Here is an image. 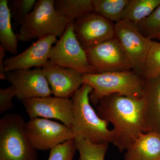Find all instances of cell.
Wrapping results in <instances>:
<instances>
[{"label":"cell","instance_id":"cell-1","mask_svg":"<svg viewBox=\"0 0 160 160\" xmlns=\"http://www.w3.org/2000/svg\"><path fill=\"white\" fill-rule=\"evenodd\" d=\"M96 107L99 116L113 126V145L120 152L126 150L141 133L145 132L144 98L110 94L101 99Z\"/></svg>","mask_w":160,"mask_h":160},{"label":"cell","instance_id":"cell-2","mask_svg":"<svg viewBox=\"0 0 160 160\" xmlns=\"http://www.w3.org/2000/svg\"><path fill=\"white\" fill-rule=\"evenodd\" d=\"M93 90L84 84L72 98L73 119L71 128L75 137L82 138L94 144L112 143L115 132L109 129L108 123L101 118L90 104L89 95Z\"/></svg>","mask_w":160,"mask_h":160},{"label":"cell","instance_id":"cell-3","mask_svg":"<svg viewBox=\"0 0 160 160\" xmlns=\"http://www.w3.org/2000/svg\"><path fill=\"white\" fill-rule=\"evenodd\" d=\"M84 84L90 85L93 90L89 95L90 102L97 106L101 99L118 94L132 99L144 97L146 80L131 71L83 74Z\"/></svg>","mask_w":160,"mask_h":160},{"label":"cell","instance_id":"cell-4","mask_svg":"<svg viewBox=\"0 0 160 160\" xmlns=\"http://www.w3.org/2000/svg\"><path fill=\"white\" fill-rule=\"evenodd\" d=\"M69 23L55 9L54 0H38L20 24L19 40L26 42L49 35L60 38Z\"/></svg>","mask_w":160,"mask_h":160},{"label":"cell","instance_id":"cell-5","mask_svg":"<svg viewBox=\"0 0 160 160\" xmlns=\"http://www.w3.org/2000/svg\"><path fill=\"white\" fill-rule=\"evenodd\" d=\"M21 115L6 113L0 119V160H38L37 152L26 132Z\"/></svg>","mask_w":160,"mask_h":160},{"label":"cell","instance_id":"cell-6","mask_svg":"<svg viewBox=\"0 0 160 160\" xmlns=\"http://www.w3.org/2000/svg\"><path fill=\"white\" fill-rule=\"evenodd\" d=\"M115 36L125 52L132 70L142 77L146 58L153 41L145 37L136 26L125 20L115 24Z\"/></svg>","mask_w":160,"mask_h":160},{"label":"cell","instance_id":"cell-7","mask_svg":"<svg viewBox=\"0 0 160 160\" xmlns=\"http://www.w3.org/2000/svg\"><path fill=\"white\" fill-rule=\"evenodd\" d=\"M49 60L58 66L71 68L82 74L96 73L89 65L86 52L75 35L73 22H69L62 35L52 46Z\"/></svg>","mask_w":160,"mask_h":160},{"label":"cell","instance_id":"cell-8","mask_svg":"<svg viewBox=\"0 0 160 160\" xmlns=\"http://www.w3.org/2000/svg\"><path fill=\"white\" fill-rule=\"evenodd\" d=\"M26 132L29 143L36 150H51L74 138L71 127L41 118H30L26 123Z\"/></svg>","mask_w":160,"mask_h":160},{"label":"cell","instance_id":"cell-9","mask_svg":"<svg viewBox=\"0 0 160 160\" xmlns=\"http://www.w3.org/2000/svg\"><path fill=\"white\" fill-rule=\"evenodd\" d=\"M86 53L88 63L96 73L132 70L125 52L115 36Z\"/></svg>","mask_w":160,"mask_h":160},{"label":"cell","instance_id":"cell-10","mask_svg":"<svg viewBox=\"0 0 160 160\" xmlns=\"http://www.w3.org/2000/svg\"><path fill=\"white\" fill-rule=\"evenodd\" d=\"M73 30L86 52L115 37V24L95 12L75 21Z\"/></svg>","mask_w":160,"mask_h":160},{"label":"cell","instance_id":"cell-11","mask_svg":"<svg viewBox=\"0 0 160 160\" xmlns=\"http://www.w3.org/2000/svg\"><path fill=\"white\" fill-rule=\"evenodd\" d=\"M22 103L30 118L55 119L71 128L73 119L72 99L50 96L23 100Z\"/></svg>","mask_w":160,"mask_h":160},{"label":"cell","instance_id":"cell-12","mask_svg":"<svg viewBox=\"0 0 160 160\" xmlns=\"http://www.w3.org/2000/svg\"><path fill=\"white\" fill-rule=\"evenodd\" d=\"M6 74V80L14 88L16 97L22 101L52 94L42 68L20 69Z\"/></svg>","mask_w":160,"mask_h":160},{"label":"cell","instance_id":"cell-13","mask_svg":"<svg viewBox=\"0 0 160 160\" xmlns=\"http://www.w3.org/2000/svg\"><path fill=\"white\" fill-rule=\"evenodd\" d=\"M57 42L56 36H46L38 39L20 54L7 58L4 62L5 73L32 67L42 68L49 60L53 44Z\"/></svg>","mask_w":160,"mask_h":160},{"label":"cell","instance_id":"cell-14","mask_svg":"<svg viewBox=\"0 0 160 160\" xmlns=\"http://www.w3.org/2000/svg\"><path fill=\"white\" fill-rule=\"evenodd\" d=\"M42 70L55 97L72 98L84 84L82 73L58 66L49 60Z\"/></svg>","mask_w":160,"mask_h":160},{"label":"cell","instance_id":"cell-15","mask_svg":"<svg viewBox=\"0 0 160 160\" xmlns=\"http://www.w3.org/2000/svg\"><path fill=\"white\" fill-rule=\"evenodd\" d=\"M146 80L143 97L145 103V132L160 134V74Z\"/></svg>","mask_w":160,"mask_h":160},{"label":"cell","instance_id":"cell-16","mask_svg":"<svg viewBox=\"0 0 160 160\" xmlns=\"http://www.w3.org/2000/svg\"><path fill=\"white\" fill-rule=\"evenodd\" d=\"M125 160H160V134L142 132L126 150Z\"/></svg>","mask_w":160,"mask_h":160},{"label":"cell","instance_id":"cell-17","mask_svg":"<svg viewBox=\"0 0 160 160\" xmlns=\"http://www.w3.org/2000/svg\"><path fill=\"white\" fill-rule=\"evenodd\" d=\"M12 15L7 0H0V46L13 56L18 51L19 38L12 30Z\"/></svg>","mask_w":160,"mask_h":160},{"label":"cell","instance_id":"cell-18","mask_svg":"<svg viewBox=\"0 0 160 160\" xmlns=\"http://www.w3.org/2000/svg\"><path fill=\"white\" fill-rule=\"evenodd\" d=\"M54 8L69 22L94 12L93 0H54Z\"/></svg>","mask_w":160,"mask_h":160},{"label":"cell","instance_id":"cell-19","mask_svg":"<svg viewBox=\"0 0 160 160\" xmlns=\"http://www.w3.org/2000/svg\"><path fill=\"white\" fill-rule=\"evenodd\" d=\"M160 5V0H129L123 12L122 20L137 26L148 18Z\"/></svg>","mask_w":160,"mask_h":160},{"label":"cell","instance_id":"cell-20","mask_svg":"<svg viewBox=\"0 0 160 160\" xmlns=\"http://www.w3.org/2000/svg\"><path fill=\"white\" fill-rule=\"evenodd\" d=\"M94 12L115 23L122 20L129 0H93Z\"/></svg>","mask_w":160,"mask_h":160},{"label":"cell","instance_id":"cell-21","mask_svg":"<svg viewBox=\"0 0 160 160\" xmlns=\"http://www.w3.org/2000/svg\"><path fill=\"white\" fill-rule=\"evenodd\" d=\"M74 138L79 154V160H104L109 148V143L97 144L82 138Z\"/></svg>","mask_w":160,"mask_h":160},{"label":"cell","instance_id":"cell-22","mask_svg":"<svg viewBox=\"0 0 160 160\" xmlns=\"http://www.w3.org/2000/svg\"><path fill=\"white\" fill-rule=\"evenodd\" d=\"M136 26L145 37L151 40L156 39L160 35V5Z\"/></svg>","mask_w":160,"mask_h":160},{"label":"cell","instance_id":"cell-23","mask_svg":"<svg viewBox=\"0 0 160 160\" xmlns=\"http://www.w3.org/2000/svg\"><path fill=\"white\" fill-rule=\"evenodd\" d=\"M160 74V42L153 41L146 58L142 77L149 79Z\"/></svg>","mask_w":160,"mask_h":160},{"label":"cell","instance_id":"cell-24","mask_svg":"<svg viewBox=\"0 0 160 160\" xmlns=\"http://www.w3.org/2000/svg\"><path fill=\"white\" fill-rule=\"evenodd\" d=\"M36 0H12L9 2V6L12 18L14 20L15 25L19 27L25 17L33 9Z\"/></svg>","mask_w":160,"mask_h":160},{"label":"cell","instance_id":"cell-25","mask_svg":"<svg viewBox=\"0 0 160 160\" xmlns=\"http://www.w3.org/2000/svg\"><path fill=\"white\" fill-rule=\"evenodd\" d=\"M77 150L75 140L71 139L52 148L48 160H73Z\"/></svg>","mask_w":160,"mask_h":160},{"label":"cell","instance_id":"cell-26","mask_svg":"<svg viewBox=\"0 0 160 160\" xmlns=\"http://www.w3.org/2000/svg\"><path fill=\"white\" fill-rule=\"evenodd\" d=\"M16 97V92L13 86L0 89V113L3 114L6 112L13 109L14 105L12 99Z\"/></svg>","mask_w":160,"mask_h":160},{"label":"cell","instance_id":"cell-27","mask_svg":"<svg viewBox=\"0 0 160 160\" xmlns=\"http://www.w3.org/2000/svg\"><path fill=\"white\" fill-rule=\"evenodd\" d=\"M6 51L2 46H0V79L6 80V74L4 71V62L6 59Z\"/></svg>","mask_w":160,"mask_h":160},{"label":"cell","instance_id":"cell-28","mask_svg":"<svg viewBox=\"0 0 160 160\" xmlns=\"http://www.w3.org/2000/svg\"><path fill=\"white\" fill-rule=\"evenodd\" d=\"M157 39L158 40V41H159L160 42V35L159 36H158L157 38Z\"/></svg>","mask_w":160,"mask_h":160}]
</instances>
